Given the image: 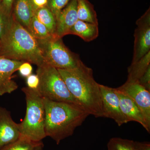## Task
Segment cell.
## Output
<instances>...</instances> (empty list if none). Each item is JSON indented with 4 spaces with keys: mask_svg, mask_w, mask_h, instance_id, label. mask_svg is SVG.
Listing matches in <instances>:
<instances>
[{
    "mask_svg": "<svg viewBox=\"0 0 150 150\" xmlns=\"http://www.w3.org/2000/svg\"><path fill=\"white\" fill-rule=\"evenodd\" d=\"M57 69L80 105L90 115L103 117L100 84L95 80L91 68L82 62L74 69Z\"/></svg>",
    "mask_w": 150,
    "mask_h": 150,
    "instance_id": "obj_1",
    "label": "cell"
},
{
    "mask_svg": "<svg viewBox=\"0 0 150 150\" xmlns=\"http://www.w3.org/2000/svg\"><path fill=\"white\" fill-rule=\"evenodd\" d=\"M36 75L39 79L37 90L43 98L82 107L70 93L57 69L45 64L38 67Z\"/></svg>",
    "mask_w": 150,
    "mask_h": 150,
    "instance_id": "obj_5",
    "label": "cell"
},
{
    "mask_svg": "<svg viewBox=\"0 0 150 150\" xmlns=\"http://www.w3.org/2000/svg\"><path fill=\"white\" fill-rule=\"evenodd\" d=\"M62 38L54 35L43 40H37L45 64L61 69L76 68L82 62L78 54L67 48Z\"/></svg>",
    "mask_w": 150,
    "mask_h": 150,
    "instance_id": "obj_6",
    "label": "cell"
},
{
    "mask_svg": "<svg viewBox=\"0 0 150 150\" xmlns=\"http://www.w3.org/2000/svg\"><path fill=\"white\" fill-rule=\"evenodd\" d=\"M0 56L28 62L38 67L45 64L37 40L12 15L10 27L0 40Z\"/></svg>",
    "mask_w": 150,
    "mask_h": 150,
    "instance_id": "obj_3",
    "label": "cell"
},
{
    "mask_svg": "<svg viewBox=\"0 0 150 150\" xmlns=\"http://www.w3.org/2000/svg\"><path fill=\"white\" fill-rule=\"evenodd\" d=\"M35 10L30 0H14L12 15L23 26L27 28Z\"/></svg>",
    "mask_w": 150,
    "mask_h": 150,
    "instance_id": "obj_14",
    "label": "cell"
},
{
    "mask_svg": "<svg viewBox=\"0 0 150 150\" xmlns=\"http://www.w3.org/2000/svg\"><path fill=\"white\" fill-rule=\"evenodd\" d=\"M35 11L38 9L47 6L48 0H30Z\"/></svg>",
    "mask_w": 150,
    "mask_h": 150,
    "instance_id": "obj_28",
    "label": "cell"
},
{
    "mask_svg": "<svg viewBox=\"0 0 150 150\" xmlns=\"http://www.w3.org/2000/svg\"><path fill=\"white\" fill-rule=\"evenodd\" d=\"M14 1V0H1V5L9 15H12Z\"/></svg>",
    "mask_w": 150,
    "mask_h": 150,
    "instance_id": "obj_27",
    "label": "cell"
},
{
    "mask_svg": "<svg viewBox=\"0 0 150 150\" xmlns=\"http://www.w3.org/2000/svg\"><path fill=\"white\" fill-rule=\"evenodd\" d=\"M134 54L131 64L139 61L150 51V10L148 9L136 22Z\"/></svg>",
    "mask_w": 150,
    "mask_h": 150,
    "instance_id": "obj_7",
    "label": "cell"
},
{
    "mask_svg": "<svg viewBox=\"0 0 150 150\" xmlns=\"http://www.w3.org/2000/svg\"><path fill=\"white\" fill-rule=\"evenodd\" d=\"M102 98L103 117L113 119L119 126L128 123L121 111L116 89L100 84Z\"/></svg>",
    "mask_w": 150,
    "mask_h": 150,
    "instance_id": "obj_8",
    "label": "cell"
},
{
    "mask_svg": "<svg viewBox=\"0 0 150 150\" xmlns=\"http://www.w3.org/2000/svg\"><path fill=\"white\" fill-rule=\"evenodd\" d=\"M26 29L36 40H43L54 35L36 18L34 15Z\"/></svg>",
    "mask_w": 150,
    "mask_h": 150,
    "instance_id": "obj_19",
    "label": "cell"
},
{
    "mask_svg": "<svg viewBox=\"0 0 150 150\" xmlns=\"http://www.w3.org/2000/svg\"><path fill=\"white\" fill-rule=\"evenodd\" d=\"M0 51H1V46H0Z\"/></svg>",
    "mask_w": 150,
    "mask_h": 150,
    "instance_id": "obj_31",
    "label": "cell"
},
{
    "mask_svg": "<svg viewBox=\"0 0 150 150\" xmlns=\"http://www.w3.org/2000/svg\"><path fill=\"white\" fill-rule=\"evenodd\" d=\"M18 71L21 76L28 77L32 74L33 68L31 64L28 62H23L19 67Z\"/></svg>",
    "mask_w": 150,
    "mask_h": 150,
    "instance_id": "obj_24",
    "label": "cell"
},
{
    "mask_svg": "<svg viewBox=\"0 0 150 150\" xmlns=\"http://www.w3.org/2000/svg\"><path fill=\"white\" fill-rule=\"evenodd\" d=\"M115 89L119 97L121 111L129 122H138L150 133V129L148 127L144 114L139 108L128 96Z\"/></svg>",
    "mask_w": 150,
    "mask_h": 150,
    "instance_id": "obj_13",
    "label": "cell"
},
{
    "mask_svg": "<svg viewBox=\"0 0 150 150\" xmlns=\"http://www.w3.org/2000/svg\"><path fill=\"white\" fill-rule=\"evenodd\" d=\"M138 82L146 89L150 91V67L140 78Z\"/></svg>",
    "mask_w": 150,
    "mask_h": 150,
    "instance_id": "obj_25",
    "label": "cell"
},
{
    "mask_svg": "<svg viewBox=\"0 0 150 150\" xmlns=\"http://www.w3.org/2000/svg\"><path fill=\"white\" fill-rule=\"evenodd\" d=\"M26 78L27 87L32 89H37L39 83V78L37 75L31 74Z\"/></svg>",
    "mask_w": 150,
    "mask_h": 150,
    "instance_id": "obj_26",
    "label": "cell"
},
{
    "mask_svg": "<svg viewBox=\"0 0 150 150\" xmlns=\"http://www.w3.org/2000/svg\"><path fill=\"white\" fill-rule=\"evenodd\" d=\"M25 95L26 108L23 120L18 123L21 134L35 142L46 138L45 110L43 98L37 89L25 87L22 88Z\"/></svg>",
    "mask_w": 150,
    "mask_h": 150,
    "instance_id": "obj_4",
    "label": "cell"
},
{
    "mask_svg": "<svg viewBox=\"0 0 150 150\" xmlns=\"http://www.w3.org/2000/svg\"><path fill=\"white\" fill-rule=\"evenodd\" d=\"M42 144V141L35 142L21 135L16 141L0 150H35Z\"/></svg>",
    "mask_w": 150,
    "mask_h": 150,
    "instance_id": "obj_20",
    "label": "cell"
},
{
    "mask_svg": "<svg viewBox=\"0 0 150 150\" xmlns=\"http://www.w3.org/2000/svg\"><path fill=\"white\" fill-rule=\"evenodd\" d=\"M150 67V51L139 61L128 67L127 80L138 82L140 78Z\"/></svg>",
    "mask_w": 150,
    "mask_h": 150,
    "instance_id": "obj_17",
    "label": "cell"
},
{
    "mask_svg": "<svg viewBox=\"0 0 150 150\" xmlns=\"http://www.w3.org/2000/svg\"><path fill=\"white\" fill-rule=\"evenodd\" d=\"M71 0H48L47 7L52 12L56 20L62 10Z\"/></svg>",
    "mask_w": 150,
    "mask_h": 150,
    "instance_id": "obj_23",
    "label": "cell"
},
{
    "mask_svg": "<svg viewBox=\"0 0 150 150\" xmlns=\"http://www.w3.org/2000/svg\"><path fill=\"white\" fill-rule=\"evenodd\" d=\"M43 98L46 137L53 139L57 145L71 136L90 115L83 108L76 105Z\"/></svg>",
    "mask_w": 150,
    "mask_h": 150,
    "instance_id": "obj_2",
    "label": "cell"
},
{
    "mask_svg": "<svg viewBox=\"0 0 150 150\" xmlns=\"http://www.w3.org/2000/svg\"><path fill=\"white\" fill-rule=\"evenodd\" d=\"M116 89L128 96L137 104L143 112L150 129V91L138 82L128 81Z\"/></svg>",
    "mask_w": 150,
    "mask_h": 150,
    "instance_id": "obj_9",
    "label": "cell"
},
{
    "mask_svg": "<svg viewBox=\"0 0 150 150\" xmlns=\"http://www.w3.org/2000/svg\"><path fill=\"white\" fill-rule=\"evenodd\" d=\"M108 150H137L134 141L113 137L110 139L107 144Z\"/></svg>",
    "mask_w": 150,
    "mask_h": 150,
    "instance_id": "obj_21",
    "label": "cell"
},
{
    "mask_svg": "<svg viewBox=\"0 0 150 150\" xmlns=\"http://www.w3.org/2000/svg\"><path fill=\"white\" fill-rule=\"evenodd\" d=\"M43 146H44V145L43 144H42L40 145L35 150H43Z\"/></svg>",
    "mask_w": 150,
    "mask_h": 150,
    "instance_id": "obj_29",
    "label": "cell"
},
{
    "mask_svg": "<svg viewBox=\"0 0 150 150\" xmlns=\"http://www.w3.org/2000/svg\"><path fill=\"white\" fill-rule=\"evenodd\" d=\"M1 0H0V4H1Z\"/></svg>",
    "mask_w": 150,
    "mask_h": 150,
    "instance_id": "obj_30",
    "label": "cell"
},
{
    "mask_svg": "<svg viewBox=\"0 0 150 150\" xmlns=\"http://www.w3.org/2000/svg\"><path fill=\"white\" fill-rule=\"evenodd\" d=\"M77 0H71L63 9L56 18L55 35L62 38L69 35L70 30L78 20Z\"/></svg>",
    "mask_w": 150,
    "mask_h": 150,
    "instance_id": "obj_12",
    "label": "cell"
},
{
    "mask_svg": "<svg viewBox=\"0 0 150 150\" xmlns=\"http://www.w3.org/2000/svg\"><path fill=\"white\" fill-rule=\"evenodd\" d=\"M21 136L18 123L13 121L11 112L0 107V149L16 141Z\"/></svg>",
    "mask_w": 150,
    "mask_h": 150,
    "instance_id": "obj_11",
    "label": "cell"
},
{
    "mask_svg": "<svg viewBox=\"0 0 150 150\" xmlns=\"http://www.w3.org/2000/svg\"><path fill=\"white\" fill-rule=\"evenodd\" d=\"M77 13L79 20L98 25L96 11L88 0H77Z\"/></svg>",
    "mask_w": 150,
    "mask_h": 150,
    "instance_id": "obj_16",
    "label": "cell"
},
{
    "mask_svg": "<svg viewBox=\"0 0 150 150\" xmlns=\"http://www.w3.org/2000/svg\"><path fill=\"white\" fill-rule=\"evenodd\" d=\"M69 34L77 35L84 41L90 42L99 35L98 25L78 20L70 30Z\"/></svg>",
    "mask_w": 150,
    "mask_h": 150,
    "instance_id": "obj_15",
    "label": "cell"
},
{
    "mask_svg": "<svg viewBox=\"0 0 150 150\" xmlns=\"http://www.w3.org/2000/svg\"><path fill=\"white\" fill-rule=\"evenodd\" d=\"M12 15H9L0 4V40L6 34L10 25Z\"/></svg>",
    "mask_w": 150,
    "mask_h": 150,
    "instance_id": "obj_22",
    "label": "cell"
},
{
    "mask_svg": "<svg viewBox=\"0 0 150 150\" xmlns=\"http://www.w3.org/2000/svg\"><path fill=\"white\" fill-rule=\"evenodd\" d=\"M34 16L41 23L48 28L52 35H55L56 18L48 7H44L36 10L34 12Z\"/></svg>",
    "mask_w": 150,
    "mask_h": 150,
    "instance_id": "obj_18",
    "label": "cell"
},
{
    "mask_svg": "<svg viewBox=\"0 0 150 150\" xmlns=\"http://www.w3.org/2000/svg\"><path fill=\"white\" fill-rule=\"evenodd\" d=\"M24 62L0 56V96L12 93L18 88L17 84L12 79L13 75Z\"/></svg>",
    "mask_w": 150,
    "mask_h": 150,
    "instance_id": "obj_10",
    "label": "cell"
}]
</instances>
